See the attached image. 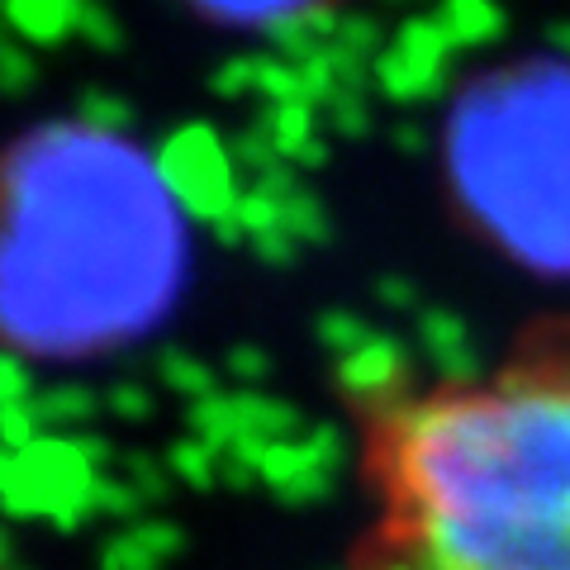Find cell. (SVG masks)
<instances>
[{
  "label": "cell",
  "mask_w": 570,
  "mask_h": 570,
  "mask_svg": "<svg viewBox=\"0 0 570 570\" xmlns=\"http://www.w3.org/2000/svg\"><path fill=\"white\" fill-rule=\"evenodd\" d=\"M366 570H570V318L362 414Z\"/></svg>",
  "instance_id": "cell-1"
}]
</instances>
